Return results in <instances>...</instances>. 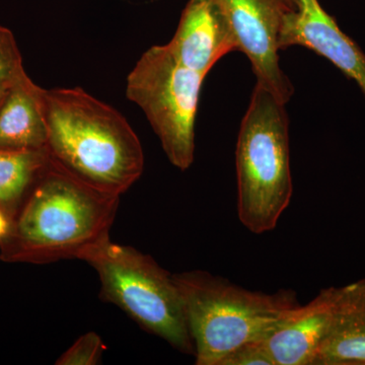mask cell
I'll return each mask as SVG.
<instances>
[{
  "instance_id": "obj_1",
  "label": "cell",
  "mask_w": 365,
  "mask_h": 365,
  "mask_svg": "<svg viewBox=\"0 0 365 365\" xmlns=\"http://www.w3.org/2000/svg\"><path fill=\"white\" fill-rule=\"evenodd\" d=\"M46 150L86 186L121 196L144 170L140 140L123 115L81 88L44 90Z\"/></svg>"
},
{
  "instance_id": "obj_2",
  "label": "cell",
  "mask_w": 365,
  "mask_h": 365,
  "mask_svg": "<svg viewBox=\"0 0 365 365\" xmlns=\"http://www.w3.org/2000/svg\"><path fill=\"white\" fill-rule=\"evenodd\" d=\"M119 203L120 196L91 188L50 162L0 242V260L37 265L79 260L110 237Z\"/></svg>"
},
{
  "instance_id": "obj_3",
  "label": "cell",
  "mask_w": 365,
  "mask_h": 365,
  "mask_svg": "<svg viewBox=\"0 0 365 365\" xmlns=\"http://www.w3.org/2000/svg\"><path fill=\"white\" fill-rule=\"evenodd\" d=\"M197 365H220L240 346L264 341L299 307L292 289L253 292L207 271L173 274Z\"/></svg>"
},
{
  "instance_id": "obj_4",
  "label": "cell",
  "mask_w": 365,
  "mask_h": 365,
  "mask_svg": "<svg viewBox=\"0 0 365 365\" xmlns=\"http://www.w3.org/2000/svg\"><path fill=\"white\" fill-rule=\"evenodd\" d=\"M237 216L255 235L277 225L294 194L285 103L256 83L235 148Z\"/></svg>"
},
{
  "instance_id": "obj_5",
  "label": "cell",
  "mask_w": 365,
  "mask_h": 365,
  "mask_svg": "<svg viewBox=\"0 0 365 365\" xmlns=\"http://www.w3.org/2000/svg\"><path fill=\"white\" fill-rule=\"evenodd\" d=\"M79 260L97 271L101 299L120 307L143 330L178 351L194 355L181 292L173 274L155 259L115 244L109 237L83 252Z\"/></svg>"
},
{
  "instance_id": "obj_6",
  "label": "cell",
  "mask_w": 365,
  "mask_h": 365,
  "mask_svg": "<svg viewBox=\"0 0 365 365\" xmlns=\"http://www.w3.org/2000/svg\"><path fill=\"white\" fill-rule=\"evenodd\" d=\"M205 78L181 63L167 44L146 50L127 76V98L143 110L168 160L181 170L195 158L197 110Z\"/></svg>"
},
{
  "instance_id": "obj_7",
  "label": "cell",
  "mask_w": 365,
  "mask_h": 365,
  "mask_svg": "<svg viewBox=\"0 0 365 365\" xmlns=\"http://www.w3.org/2000/svg\"><path fill=\"white\" fill-rule=\"evenodd\" d=\"M237 40V51L246 55L257 83L281 102L294 95V86L279 63V34L283 19L292 11L284 0H213Z\"/></svg>"
},
{
  "instance_id": "obj_8",
  "label": "cell",
  "mask_w": 365,
  "mask_h": 365,
  "mask_svg": "<svg viewBox=\"0 0 365 365\" xmlns=\"http://www.w3.org/2000/svg\"><path fill=\"white\" fill-rule=\"evenodd\" d=\"M278 45L280 50L302 46L321 55L354 81L365 97V54L319 0H297V9L283 19Z\"/></svg>"
},
{
  "instance_id": "obj_9",
  "label": "cell",
  "mask_w": 365,
  "mask_h": 365,
  "mask_svg": "<svg viewBox=\"0 0 365 365\" xmlns=\"http://www.w3.org/2000/svg\"><path fill=\"white\" fill-rule=\"evenodd\" d=\"M167 46L181 63L206 76L216 62L239 49L232 26L213 0H189Z\"/></svg>"
},
{
  "instance_id": "obj_10",
  "label": "cell",
  "mask_w": 365,
  "mask_h": 365,
  "mask_svg": "<svg viewBox=\"0 0 365 365\" xmlns=\"http://www.w3.org/2000/svg\"><path fill=\"white\" fill-rule=\"evenodd\" d=\"M341 287L324 288L263 341L275 365H313L332 326Z\"/></svg>"
},
{
  "instance_id": "obj_11",
  "label": "cell",
  "mask_w": 365,
  "mask_h": 365,
  "mask_svg": "<svg viewBox=\"0 0 365 365\" xmlns=\"http://www.w3.org/2000/svg\"><path fill=\"white\" fill-rule=\"evenodd\" d=\"M43 93L44 88L36 85L28 74L11 83L0 105V148H46Z\"/></svg>"
},
{
  "instance_id": "obj_12",
  "label": "cell",
  "mask_w": 365,
  "mask_h": 365,
  "mask_svg": "<svg viewBox=\"0 0 365 365\" xmlns=\"http://www.w3.org/2000/svg\"><path fill=\"white\" fill-rule=\"evenodd\" d=\"M313 365H365V278L341 287L332 326Z\"/></svg>"
},
{
  "instance_id": "obj_13",
  "label": "cell",
  "mask_w": 365,
  "mask_h": 365,
  "mask_svg": "<svg viewBox=\"0 0 365 365\" xmlns=\"http://www.w3.org/2000/svg\"><path fill=\"white\" fill-rule=\"evenodd\" d=\"M49 165L46 148H0V209L11 220Z\"/></svg>"
},
{
  "instance_id": "obj_14",
  "label": "cell",
  "mask_w": 365,
  "mask_h": 365,
  "mask_svg": "<svg viewBox=\"0 0 365 365\" xmlns=\"http://www.w3.org/2000/svg\"><path fill=\"white\" fill-rule=\"evenodd\" d=\"M102 338L95 332L81 336L56 360L57 365H96L100 364L105 350Z\"/></svg>"
},
{
  "instance_id": "obj_15",
  "label": "cell",
  "mask_w": 365,
  "mask_h": 365,
  "mask_svg": "<svg viewBox=\"0 0 365 365\" xmlns=\"http://www.w3.org/2000/svg\"><path fill=\"white\" fill-rule=\"evenodd\" d=\"M26 74L23 57L14 33L0 26V78L13 83Z\"/></svg>"
},
{
  "instance_id": "obj_16",
  "label": "cell",
  "mask_w": 365,
  "mask_h": 365,
  "mask_svg": "<svg viewBox=\"0 0 365 365\" xmlns=\"http://www.w3.org/2000/svg\"><path fill=\"white\" fill-rule=\"evenodd\" d=\"M220 365H275L263 341L250 342L237 347L220 362Z\"/></svg>"
},
{
  "instance_id": "obj_17",
  "label": "cell",
  "mask_w": 365,
  "mask_h": 365,
  "mask_svg": "<svg viewBox=\"0 0 365 365\" xmlns=\"http://www.w3.org/2000/svg\"><path fill=\"white\" fill-rule=\"evenodd\" d=\"M11 218L0 209V242L6 237L9 227H11Z\"/></svg>"
},
{
  "instance_id": "obj_18",
  "label": "cell",
  "mask_w": 365,
  "mask_h": 365,
  "mask_svg": "<svg viewBox=\"0 0 365 365\" xmlns=\"http://www.w3.org/2000/svg\"><path fill=\"white\" fill-rule=\"evenodd\" d=\"M11 83V81L0 78V105H1L2 101H4V97H6Z\"/></svg>"
},
{
  "instance_id": "obj_19",
  "label": "cell",
  "mask_w": 365,
  "mask_h": 365,
  "mask_svg": "<svg viewBox=\"0 0 365 365\" xmlns=\"http://www.w3.org/2000/svg\"><path fill=\"white\" fill-rule=\"evenodd\" d=\"M284 1L287 2L290 9H297V0H284Z\"/></svg>"
}]
</instances>
